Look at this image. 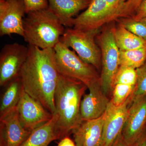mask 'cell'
Listing matches in <instances>:
<instances>
[{
  "instance_id": "cell-19",
  "label": "cell",
  "mask_w": 146,
  "mask_h": 146,
  "mask_svg": "<svg viewBox=\"0 0 146 146\" xmlns=\"http://www.w3.org/2000/svg\"><path fill=\"white\" fill-rule=\"evenodd\" d=\"M6 86V88L1 100L0 117L17 106L23 90L18 77L11 81Z\"/></svg>"
},
{
  "instance_id": "cell-29",
  "label": "cell",
  "mask_w": 146,
  "mask_h": 146,
  "mask_svg": "<svg viewBox=\"0 0 146 146\" xmlns=\"http://www.w3.org/2000/svg\"><path fill=\"white\" fill-rule=\"evenodd\" d=\"M133 146H146V132Z\"/></svg>"
},
{
  "instance_id": "cell-11",
  "label": "cell",
  "mask_w": 146,
  "mask_h": 146,
  "mask_svg": "<svg viewBox=\"0 0 146 146\" xmlns=\"http://www.w3.org/2000/svg\"><path fill=\"white\" fill-rule=\"evenodd\" d=\"M146 132V94L133 101L122 132L124 141L133 146Z\"/></svg>"
},
{
  "instance_id": "cell-8",
  "label": "cell",
  "mask_w": 146,
  "mask_h": 146,
  "mask_svg": "<svg viewBox=\"0 0 146 146\" xmlns=\"http://www.w3.org/2000/svg\"><path fill=\"white\" fill-rule=\"evenodd\" d=\"M28 46L18 43L6 44L0 52V86H5L18 77L26 60Z\"/></svg>"
},
{
  "instance_id": "cell-27",
  "label": "cell",
  "mask_w": 146,
  "mask_h": 146,
  "mask_svg": "<svg viewBox=\"0 0 146 146\" xmlns=\"http://www.w3.org/2000/svg\"><path fill=\"white\" fill-rule=\"evenodd\" d=\"M135 20L139 21L146 18V0H143L136 10V13L132 16Z\"/></svg>"
},
{
  "instance_id": "cell-17",
  "label": "cell",
  "mask_w": 146,
  "mask_h": 146,
  "mask_svg": "<svg viewBox=\"0 0 146 146\" xmlns=\"http://www.w3.org/2000/svg\"><path fill=\"white\" fill-rule=\"evenodd\" d=\"M54 114L51 119L31 131L20 146H48L53 141L58 140Z\"/></svg>"
},
{
  "instance_id": "cell-20",
  "label": "cell",
  "mask_w": 146,
  "mask_h": 146,
  "mask_svg": "<svg viewBox=\"0 0 146 146\" xmlns=\"http://www.w3.org/2000/svg\"><path fill=\"white\" fill-rule=\"evenodd\" d=\"M119 65L136 69L146 61V46L137 49L119 51Z\"/></svg>"
},
{
  "instance_id": "cell-7",
  "label": "cell",
  "mask_w": 146,
  "mask_h": 146,
  "mask_svg": "<svg viewBox=\"0 0 146 146\" xmlns=\"http://www.w3.org/2000/svg\"><path fill=\"white\" fill-rule=\"evenodd\" d=\"M119 13L106 0H92L86 9L73 20L72 28L82 30L100 29L106 24L116 21Z\"/></svg>"
},
{
  "instance_id": "cell-9",
  "label": "cell",
  "mask_w": 146,
  "mask_h": 146,
  "mask_svg": "<svg viewBox=\"0 0 146 146\" xmlns=\"http://www.w3.org/2000/svg\"><path fill=\"white\" fill-rule=\"evenodd\" d=\"M16 109L22 125L30 132L49 121L53 116L23 89Z\"/></svg>"
},
{
  "instance_id": "cell-18",
  "label": "cell",
  "mask_w": 146,
  "mask_h": 146,
  "mask_svg": "<svg viewBox=\"0 0 146 146\" xmlns=\"http://www.w3.org/2000/svg\"><path fill=\"white\" fill-rule=\"evenodd\" d=\"M115 42L119 50H129L146 46V41L118 24L113 27Z\"/></svg>"
},
{
  "instance_id": "cell-31",
  "label": "cell",
  "mask_w": 146,
  "mask_h": 146,
  "mask_svg": "<svg viewBox=\"0 0 146 146\" xmlns=\"http://www.w3.org/2000/svg\"><path fill=\"white\" fill-rule=\"evenodd\" d=\"M125 1H126V0H125Z\"/></svg>"
},
{
  "instance_id": "cell-30",
  "label": "cell",
  "mask_w": 146,
  "mask_h": 146,
  "mask_svg": "<svg viewBox=\"0 0 146 146\" xmlns=\"http://www.w3.org/2000/svg\"><path fill=\"white\" fill-rule=\"evenodd\" d=\"M113 146H131L127 145L126 143L124 141L121 135L118 138L117 141L115 142Z\"/></svg>"
},
{
  "instance_id": "cell-26",
  "label": "cell",
  "mask_w": 146,
  "mask_h": 146,
  "mask_svg": "<svg viewBox=\"0 0 146 146\" xmlns=\"http://www.w3.org/2000/svg\"><path fill=\"white\" fill-rule=\"evenodd\" d=\"M26 14L34 11L44 9L48 7V0H24Z\"/></svg>"
},
{
  "instance_id": "cell-22",
  "label": "cell",
  "mask_w": 146,
  "mask_h": 146,
  "mask_svg": "<svg viewBox=\"0 0 146 146\" xmlns=\"http://www.w3.org/2000/svg\"><path fill=\"white\" fill-rule=\"evenodd\" d=\"M137 80L136 69L126 66H119L114 79V86L117 84L135 86Z\"/></svg>"
},
{
  "instance_id": "cell-15",
  "label": "cell",
  "mask_w": 146,
  "mask_h": 146,
  "mask_svg": "<svg viewBox=\"0 0 146 146\" xmlns=\"http://www.w3.org/2000/svg\"><path fill=\"white\" fill-rule=\"evenodd\" d=\"M105 117L82 121L72 133L76 146H102Z\"/></svg>"
},
{
  "instance_id": "cell-28",
  "label": "cell",
  "mask_w": 146,
  "mask_h": 146,
  "mask_svg": "<svg viewBox=\"0 0 146 146\" xmlns=\"http://www.w3.org/2000/svg\"><path fill=\"white\" fill-rule=\"evenodd\" d=\"M60 140L57 146H76L74 141L69 136L64 137Z\"/></svg>"
},
{
  "instance_id": "cell-1",
  "label": "cell",
  "mask_w": 146,
  "mask_h": 146,
  "mask_svg": "<svg viewBox=\"0 0 146 146\" xmlns=\"http://www.w3.org/2000/svg\"><path fill=\"white\" fill-rule=\"evenodd\" d=\"M28 54L18 77L24 91L53 115L59 73L54 48L42 49L27 45Z\"/></svg>"
},
{
  "instance_id": "cell-10",
  "label": "cell",
  "mask_w": 146,
  "mask_h": 146,
  "mask_svg": "<svg viewBox=\"0 0 146 146\" xmlns=\"http://www.w3.org/2000/svg\"><path fill=\"white\" fill-rule=\"evenodd\" d=\"M25 14L24 0H0V36L14 34L23 37Z\"/></svg>"
},
{
  "instance_id": "cell-3",
  "label": "cell",
  "mask_w": 146,
  "mask_h": 146,
  "mask_svg": "<svg viewBox=\"0 0 146 146\" xmlns=\"http://www.w3.org/2000/svg\"><path fill=\"white\" fill-rule=\"evenodd\" d=\"M65 30L57 16L48 7L27 13L24 19L23 37L29 45L42 49L54 48Z\"/></svg>"
},
{
  "instance_id": "cell-25",
  "label": "cell",
  "mask_w": 146,
  "mask_h": 146,
  "mask_svg": "<svg viewBox=\"0 0 146 146\" xmlns=\"http://www.w3.org/2000/svg\"><path fill=\"white\" fill-rule=\"evenodd\" d=\"M143 0H126L119 18L132 17Z\"/></svg>"
},
{
  "instance_id": "cell-2",
  "label": "cell",
  "mask_w": 146,
  "mask_h": 146,
  "mask_svg": "<svg viewBox=\"0 0 146 146\" xmlns=\"http://www.w3.org/2000/svg\"><path fill=\"white\" fill-rule=\"evenodd\" d=\"M88 89L82 82L59 74L55 94V127L58 140L69 136L82 122L80 104Z\"/></svg>"
},
{
  "instance_id": "cell-4",
  "label": "cell",
  "mask_w": 146,
  "mask_h": 146,
  "mask_svg": "<svg viewBox=\"0 0 146 146\" xmlns=\"http://www.w3.org/2000/svg\"><path fill=\"white\" fill-rule=\"evenodd\" d=\"M58 72L83 82L87 88L100 83V74L93 65L85 63L74 51L59 42L54 48Z\"/></svg>"
},
{
  "instance_id": "cell-21",
  "label": "cell",
  "mask_w": 146,
  "mask_h": 146,
  "mask_svg": "<svg viewBox=\"0 0 146 146\" xmlns=\"http://www.w3.org/2000/svg\"><path fill=\"white\" fill-rule=\"evenodd\" d=\"M116 21L133 34L146 41V18L137 21L131 17H123L119 18Z\"/></svg>"
},
{
  "instance_id": "cell-16",
  "label": "cell",
  "mask_w": 146,
  "mask_h": 146,
  "mask_svg": "<svg viewBox=\"0 0 146 146\" xmlns=\"http://www.w3.org/2000/svg\"><path fill=\"white\" fill-rule=\"evenodd\" d=\"M48 7L65 27L72 28L74 17L86 9L92 0H48Z\"/></svg>"
},
{
  "instance_id": "cell-6",
  "label": "cell",
  "mask_w": 146,
  "mask_h": 146,
  "mask_svg": "<svg viewBox=\"0 0 146 146\" xmlns=\"http://www.w3.org/2000/svg\"><path fill=\"white\" fill-rule=\"evenodd\" d=\"M102 55L100 84L104 94L110 99L115 75L119 65V51L115 42L113 27L105 29L96 36Z\"/></svg>"
},
{
  "instance_id": "cell-5",
  "label": "cell",
  "mask_w": 146,
  "mask_h": 146,
  "mask_svg": "<svg viewBox=\"0 0 146 146\" xmlns=\"http://www.w3.org/2000/svg\"><path fill=\"white\" fill-rule=\"evenodd\" d=\"M100 31V29L85 31L69 28L60 37V42L72 48L82 60L94 66L100 74L101 52L96 40Z\"/></svg>"
},
{
  "instance_id": "cell-13",
  "label": "cell",
  "mask_w": 146,
  "mask_h": 146,
  "mask_svg": "<svg viewBox=\"0 0 146 146\" xmlns=\"http://www.w3.org/2000/svg\"><path fill=\"white\" fill-rule=\"evenodd\" d=\"M31 132L21 124L16 106L0 117V146H20Z\"/></svg>"
},
{
  "instance_id": "cell-12",
  "label": "cell",
  "mask_w": 146,
  "mask_h": 146,
  "mask_svg": "<svg viewBox=\"0 0 146 146\" xmlns=\"http://www.w3.org/2000/svg\"><path fill=\"white\" fill-rule=\"evenodd\" d=\"M131 104L129 97L119 106H115L110 101L105 112L102 146H113L121 135Z\"/></svg>"
},
{
  "instance_id": "cell-23",
  "label": "cell",
  "mask_w": 146,
  "mask_h": 146,
  "mask_svg": "<svg viewBox=\"0 0 146 146\" xmlns=\"http://www.w3.org/2000/svg\"><path fill=\"white\" fill-rule=\"evenodd\" d=\"M135 87L123 84L114 85L110 98V102L117 106L122 104L130 96Z\"/></svg>"
},
{
  "instance_id": "cell-24",
  "label": "cell",
  "mask_w": 146,
  "mask_h": 146,
  "mask_svg": "<svg viewBox=\"0 0 146 146\" xmlns=\"http://www.w3.org/2000/svg\"><path fill=\"white\" fill-rule=\"evenodd\" d=\"M136 70L137 82L133 92L129 96L131 104L133 101L146 94V61L143 65Z\"/></svg>"
},
{
  "instance_id": "cell-14",
  "label": "cell",
  "mask_w": 146,
  "mask_h": 146,
  "mask_svg": "<svg viewBox=\"0 0 146 146\" xmlns=\"http://www.w3.org/2000/svg\"><path fill=\"white\" fill-rule=\"evenodd\" d=\"M88 94H84L80 104V114L82 121L99 118L107 109L110 99L102 89L100 83L88 89Z\"/></svg>"
}]
</instances>
